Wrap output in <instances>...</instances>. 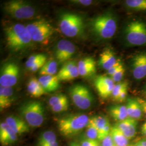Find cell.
I'll list each match as a JSON object with an SVG mask.
<instances>
[{
    "mask_svg": "<svg viewBox=\"0 0 146 146\" xmlns=\"http://www.w3.org/2000/svg\"><path fill=\"white\" fill-rule=\"evenodd\" d=\"M7 47L15 52L26 49L30 47L33 41L26 26L15 23L5 29Z\"/></svg>",
    "mask_w": 146,
    "mask_h": 146,
    "instance_id": "cell-1",
    "label": "cell"
},
{
    "mask_svg": "<svg viewBox=\"0 0 146 146\" xmlns=\"http://www.w3.org/2000/svg\"><path fill=\"white\" fill-rule=\"evenodd\" d=\"M90 118L86 114L76 113L62 117L58 120V130L63 136L70 137L86 128Z\"/></svg>",
    "mask_w": 146,
    "mask_h": 146,
    "instance_id": "cell-2",
    "label": "cell"
},
{
    "mask_svg": "<svg viewBox=\"0 0 146 146\" xmlns=\"http://www.w3.org/2000/svg\"><path fill=\"white\" fill-rule=\"evenodd\" d=\"M59 28L63 35L69 37H79L84 34L85 25L82 17L77 14L65 13L59 19Z\"/></svg>",
    "mask_w": 146,
    "mask_h": 146,
    "instance_id": "cell-3",
    "label": "cell"
},
{
    "mask_svg": "<svg viewBox=\"0 0 146 146\" xmlns=\"http://www.w3.org/2000/svg\"><path fill=\"white\" fill-rule=\"evenodd\" d=\"M21 117L30 127L36 128L42 125L45 120V110L40 101H29L20 108Z\"/></svg>",
    "mask_w": 146,
    "mask_h": 146,
    "instance_id": "cell-4",
    "label": "cell"
},
{
    "mask_svg": "<svg viewBox=\"0 0 146 146\" xmlns=\"http://www.w3.org/2000/svg\"><path fill=\"white\" fill-rule=\"evenodd\" d=\"M90 28L95 36L102 39H110L115 35L117 22L113 15L106 13L93 19Z\"/></svg>",
    "mask_w": 146,
    "mask_h": 146,
    "instance_id": "cell-5",
    "label": "cell"
},
{
    "mask_svg": "<svg viewBox=\"0 0 146 146\" xmlns=\"http://www.w3.org/2000/svg\"><path fill=\"white\" fill-rule=\"evenodd\" d=\"M3 11L11 17L19 20L33 18L36 14V9L29 2L23 0H11L5 2Z\"/></svg>",
    "mask_w": 146,
    "mask_h": 146,
    "instance_id": "cell-6",
    "label": "cell"
},
{
    "mask_svg": "<svg viewBox=\"0 0 146 146\" xmlns=\"http://www.w3.org/2000/svg\"><path fill=\"white\" fill-rule=\"evenodd\" d=\"M26 26L33 42L47 44L54 33L52 25L43 19L34 21Z\"/></svg>",
    "mask_w": 146,
    "mask_h": 146,
    "instance_id": "cell-7",
    "label": "cell"
},
{
    "mask_svg": "<svg viewBox=\"0 0 146 146\" xmlns=\"http://www.w3.org/2000/svg\"><path fill=\"white\" fill-rule=\"evenodd\" d=\"M125 38L129 44L141 46L146 44V25L140 21L128 23L125 31Z\"/></svg>",
    "mask_w": 146,
    "mask_h": 146,
    "instance_id": "cell-8",
    "label": "cell"
},
{
    "mask_svg": "<svg viewBox=\"0 0 146 146\" xmlns=\"http://www.w3.org/2000/svg\"><path fill=\"white\" fill-rule=\"evenodd\" d=\"M70 98L78 108L87 110L93 102V96L87 87L82 84H75L69 89Z\"/></svg>",
    "mask_w": 146,
    "mask_h": 146,
    "instance_id": "cell-9",
    "label": "cell"
},
{
    "mask_svg": "<svg viewBox=\"0 0 146 146\" xmlns=\"http://www.w3.org/2000/svg\"><path fill=\"white\" fill-rule=\"evenodd\" d=\"M20 75V68L15 62L5 63L1 68L0 84L3 87H12L17 84Z\"/></svg>",
    "mask_w": 146,
    "mask_h": 146,
    "instance_id": "cell-10",
    "label": "cell"
},
{
    "mask_svg": "<svg viewBox=\"0 0 146 146\" xmlns=\"http://www.w3.org/2000/svg\"><path fill=\"white\" fill-rule=\"evenodd\" d=\"M75 47L73 43L66 40H61L58 42L55 55L59 63L67 62L73 57Z\"/></svg>",
    "mask_w": 146,
    "mask_h": 146,
    "instance_id": "cell-11",
    "label": "cell"
},
{
    "mask_svg": "<svg viewBox=\"0 0 146 146\" xmlns=\"http://www.w3.org/2000/svg\"><path fill=\"white\" fill-rule=\"evenodd\" d=\"M115 84L111 78L106 76H99L95 80V87L103 99H107L111 96Z\"/></svg>",
    "mask_w": 146,
    "mask_h": 146,
    "instance_id": "cell-12",
    "label": "cell"
},
{
    "mask_svg": "<svg viewBox=\"0 0 146 146\" xmlns=\"http://www.w3.org/2000/svg\"><path fill=\"white\" fill-rule=\"evenodd\" d=\"M132 73L136 80H141L146 76V52L137 54L133 58Z\"/></svg>",
    "mask_w": 146,
    "mask_h": 146,
    "instance_id": "cell-13",
    "label": "cell"
},
{
    "mask_svg": "<svg viewBox=\"0 0 146 146\" xmlns=\"http://www.w3.org/2000/svg\"><path fill=\"white\" fill-rule=\"evenodd\" d=\"M5 122L17 135L29 133L30 131V127L22 117L11 115L5 119Z\"/></svg>",
    "mask_w": 146,
    "mask_h": 146,
    "instance_id": "cell-14",
    "label": "cell"
},
{
    "mask_svg": "<svg viewBox=\"0 0 146 146\" xmlns=\"http://www.w3.org/2000/svg\"><path fill=\"white\" fill-rule=\"evenodd\" d=\"M17 135L5 122L0 123V143L2 146H8L15 143Z\"/></svg>",
    "mask_w": 146,
    "mask_h": 146,
    "instance_id": "cell-15",
    "label": "cell"
},
{
    "mask_svg": "<svg viewBox=\"0 0 146 146\" xmlns=\"http://www.w3.org/2000/svg\"><path fill=\"white\" fill-rule=\"evenodd\" d=\"M78 73L80 76L86 78L89 77L96 73V62L94 58L87 57L81 60L78 64Z\"/></svg>",
    "mask_w": 146,
    "mask_h": 146,
    "instance_id": "cell-16",
    "label": "cell"
},
{
    "mask_svg": "<svg viewBox=\"0 0 146 146\" xmlns=\"http://www.w3.org/2000/svg\"><path fill=\"white\" fill-rule=\"evenodd\" d=\"M125 137L129 140L135 137L137 125V120L128 117L125 120L116 122L115 124Z\"/></svg>",
    "mask_w": 146,
    "mask_h": 146,
    "instance_id": "cell-17",
    "label": "cell"
},
{
    "mask_svg": "<svg viewBox=\"0 0 146 146\" xmlns=\"http://www.w3.org/2000/svg\"><path fill=\"white\" fill-rule=\"evenodd\" d=\"M128 117L140 120L142 116V108L137 99L129 98L125 105Z\"/></svg>",
    "mask_w": 146,
    "mask_h": 146,
    "instance_id": "cell-18",
    "label": "cell"
},
{
    "mask_svg": "<svg viewBox=\"0 0 146 146\" xmlns=\"http://www.w3.org/2000/svg\"><path fill=\"white\" fill-rule=\"evenodd\" d=\"M14 102V92L12 87L0 88V108L5 110L11 107Z\"/></svg>",
    "mask_w": 146,
    "mask_h": 146,
    "instance_id": "cell-19",
    "label": "cell"
},
{
    "mask_svg": "<svg viewBox=\"0 0 146 146\" xmlns=\"http://www.w3.org/2000/svg\"><path fill=\"white\" fill-rule=\"evenodd\" d=\"M38 80L46 93L56 91L60 87V81L56 75L41 76Z\"/></svg>",
    "mask_w": 146,
    "mask_h": 146,
    "instance_id": "cell-20",
    "label": "cell"
},
{
    "mask_svg": "<svg viewBox=\"0 0 146 146\" xmlns=\"http://www.w3.org/2000/svg\"><path fill=\"white\" fill-rule=\"evenodd\" d=\"M117 62L114 52L110 49H106L100 55L99 65L107 71L114 66Z\"/></svg>",
    "mask_w": 146,
    "mask_h": 146,
    "instance_id": "cell-21",
    "label": "cell"
},
{
    "mask_svg": "<svg viewBox=\"0 0 146 146\" xmlns=\"http://www.w3.org/2000/svg\"><path fill=\"white\" fill-rule=\"evenodd\" d=\"M27 89L28 93L34 98H39L47 93L36 78H31L29 80Z\"/></svg>",
    "mask_w": 146,
    "mask_h": 146,
    "instance_id": "cell-22",
    "label": "cell"
},
{
    "mask_svg": "<svg viewBox=\"0 0 146 146\" xmlns=\"http://www.w3.org/2000/svg\"><path fill=\"white\" fill-rule=\"evenodd\" d=\"M110 115L117 122L125 120L128 117L126 107L125 105L116 104L110 106L108 109Z\"/></svg>",
    "mask_w": 146,
    "mask_h": 146,
    "instance_id": "cell-23",
    "label": "cell"
},
{
    "mask_svg": "<svg viewBox=\"0 0 146 146\" xmlns=\"http://www.w3.org/2000/svg\"><path fill=\"white\" fill-rule=\"evenodd\" d=\"M110 135L116 146H128L129 140L116 125L111 127Z\"/></svg>",
    "mask_w": 146,
    "mask_h": 146,
    "instance_id": "cell-24",
    "label": "cell"
},
{
    "mask_svg": "<svg viewBox=\"0 0 146 146\" xmlns=\"http://www.w3.org/2000/svg\"><path fill=\"white\" fill-rule=\"evenodd\" d=\"M56 141H57V136L54 131H45L39 136L37 140L36 146H47L51 142Z\"/></svg>",
    "mask_w": 146,
    "mask_h": 146,
    "instance_id": "cell-25",
    "label": "cell"
},
{
    "mask_svg": "<svg viewBox=\"0 0 146 146\" xmlns=\"http://www.w3.org/2000/svg\"><path fill=\"white\" fill-rule=\"evenodd\" d=\"M58 72V63L54 60L47 61L40 70L39 73L41 76L55 75Z\"/></svg>",
    "mask_w": 146,
    "mask_h": 146,
    "instance_id": "cell-26",
    "label": "cell"
},
{
    "mask_svg": "<svg viewBox=\"0 0 146 146\" xmlns=\"http://www.w3.org/2000/svg\"><path fill=\"white\" fill-rule=\"evenodd\" d=\"M89 122L95 126V127L98 130L99 134L106 125L110 123L108 118L101 115L94 116L90 117L89 119Z\"/></svg>",
    "mask_w": 146,
    "mask_h": 146,
    "instance_id": "cell-27",
    "label": "cell"
},
{
    "mask_svg": "<svg viewBox=\"0 0 146 146\" xmlns=\"http://www.w3.org/2000/svg\"><path fill=\"white\" fill-rule=\"evenodd\" d=\"M126 5L136 11H146V0H127Z\"/></svg>",
    "mask_w": 146,
    "mask_h": 146,
    "instance_id": "cell-28",
    "label": "cell"
},
{
    "mask_svg": "<svg viewBox=\"0 0 146 146\" xmlns=\"http://www.w3.org/2000/svg\"><path fill=\"white\" fill-rule=\"evenodd\" d=\"M86 137L92 140L99 141V132L95 126L89 122L88 125L86 127Z\"/></svg>",
    "mask_w": 146,
    "mask_h": 146,
    "instance_id": "cell-29",
    "label": "cell"
},
{
    "mask_svg": "<svg viewBox=\"0 0 146 146\" xmlns=\"http://www.w3.org/2000/svg\"><path fill=\"white\" fill-rule=\"evenodd\" d=\"M47 56L43 54H37L31 55L29 56L26 62V67L27 68L29 69L36 63L38 62L43 59L46 58Z\"/></svg>",
    "mask_w": 146,
    "mask_h": 146,
    "instance_id": "cell-30",
    "label": "cell"
},
{
    "mask_svg": "<svg viewBox=\"0 0 146 146\" xmlns=\"http://www.w3.org/2000/svg\"><path fill=\"white\" fill-rule=\"evenodd\" d=\"M50 108L52 111L56 113H60L64 111H66L67 110H68L69 108V101L68 98L63 100L58 104L53 106Z\"/></svg>",
    "mask_w": 146,
    "mask_h": 146,
    "instance_id": "cell-31",
    "label": "cell"
},
{
    "mask_svg": "<svg viewBox=\"0 0 146 146\" xmlns=\"http://www.w3.org/2000/svg\"><path fill=\"white\" fill-rule=\"evenodd\" d=\"M128 84L127 82H122L115 84L112 92L111 97L114 101H117V98L121 92L125 88H127Z\"/></svg>",
    "mask_w": 146,
    "mask_h": 146,
    "instance_id": "cell-32",
    "label": "cell"
},
{
    "mask_svg": "<svg viewBox=\"0 0 146 146\" xmlns=\"http://www.w3.org/2000/svg\"><path fill=\"white\" fill-rule=\"evenodd\" d=\"M75 66L76 62L75 61H69L68 62L65 63L63 65L62 67L59 70L58 74L56 75L57 77L61 76L70 72Z\"/></svg>",
    "mask_w": 146,
    "mask_h": 146,
    "instance_id": "cell-33",
    "label": "cell"
},
{
    "mask_svg": "<svg viewBox=\"0 0 146 146\" xmlns=\"http://www.w3.org/2000/svg\"><path fill=\"white\" fill-rule=\"evenodd\" d=\"M79 75L78 66L76 65L70 72L61 76L58 77V78L59 81H69L78 78Z\"/></svg>",
    "mask_w": 146,
    "mask_h": 146,
    "instance_id": "cell-34",
    "label": "cell"
},
{
    "mask_svg": "<svg viewBox=\"0 0 146 146\" xmlns=\"http://www.w3.org/2000/svg\"><path fill=\"white\" fill-rule=\"evenodd\" d=\"M66 98H67V97L64 94H56L52 96L48 100V103L49 106L52 107L53 106L58 104L63 100L66 99Z\"/></svg>",
    "mask_w": 146,
    "mask_h": 146,
    "instance_id": "cell-35",
    "label": "cell"
},
{
    "mask_svg": "<svg viewBox=\"0 0 146 146\" xmlns=\"http://www.w3.org/2000/svg\"><path fill=\"white\" fill-rule=\"evenodd\" d=\"M125 73V69L123 66H122L116 73L110 76V78L114 82V83H119L122 80Z\"/></svg>",
    "mask_w": 146,
    "mask_h": 146,
    "instance_id": "cell-36",
    "label": "cell"
},
{
    "mask_svg": "<svg viewBox=\"0 0 146 146\" xmlns=\"http://www.w3.org/2000/svg\"><path fill=\"white\" fill-rule=\"evenodd\" d=\"M47 62V58L43 59L42 60H41L40 61H39L38 62L36 63L34 66H33L31 68H30L29 70V71H31V72H35L38 70H40L41 68L43 67V66H44V64Z\"/></svg>",
    "mask_w": 146,
    "mask_h": 146,
    "instance_id": "cell-37",
    "label": "cell"
},
{
    "mask_svg": "<svg viewBox=\"0 0 146 146\" xmlns=\"http://www.w3.org/2000/svg\"><path fill=\"white\" fill-rule=\"evenodd\" d=\"M123 66L122 63L121 62L120 60H117V62L115 64L114 66H113L111 68H110L109 70H107V74L108 75H109L110 76H112L113 74H114L116 72H117L119 68Z\"/></svg>",
    "mask_w": 146,
    "mask_h": 146,
    "instance_id": "cell-38",
    "label": "cell"
},
{
    "mask_svg": "<svg viewBox=\"0 0 146 146\" xmlns=\"http://www.w3.org/2000/svg\"><path fill=\"white\" fill-rule=\"evenodd\" d=\"M101 146H116L110 134L101 141Z\"/></svg>",
    "mask_w": 146,
    "mask_h": 146,
    "instance_id": "cell-39",
    "label": "cell"
},
{
    "mask_svg": "<svg viewBox=\"0 0 146 146\" xmlns=\"http://www.w3.org/2000/svg\"><path fill=\"white\" fill-rule=\"evenodd\" d=\"M95 140H89L88 139L84 137L78 143L81 146H93Z\"/></svg>",
    "mask_w": 146,
    "mask_h": 146,
    "instance_id": "cell-40",
    "label": "cell"
},
{
    "mask_svg": "<svg viewBox=\"0 0 146 146\" xmlns=\"http://www.w3.org/2000/svg\"><path fill=\"white\" fill-rule=\"evenodd\" d=\"M71 2L75 4L84 5V6L90 5L93 3V1H90V0H73V1H71Z\"/></svg>",
    "mask_w": 146,
    "mask_h": 146,
    "instance_id": "cell-41",
    "label": "cell"
},
{
    "mask_svg": "<svg viewBox=\"0 0 146 146\" xmlns=\"http://www.w3.org/2000/svg\"><path fill=\"white\" fill-rule=\"evenodd\" d=\"M127 93H128V87L124 89L121 92V93L119 95V97H118L116 101H118V102H122L125 101L126 98H127Z\"/></svg>",
    "mask_w": 146,
    "mask_h": 146,
    "instance_id": "cell-42",
    "label": "cell"
},
{
    "mask_svg": "<svg viewBox=\"0 0 146 146\" xmlns=\"http://www.w3.org/2000/svg\"><path fill=\"white\" fill-rule=\"evenodd\" d=\"M139 103L141 104L142 108V111L145 113V114L146 116V100L142 99H137Z\"/></svg>",
    "mask_w": 146,
    "mask_h": 146,
    "instance_id": "cell-43",
    "label": "cell"
},
{
    "mask_svg": "<svg viewBox=\"0 0 146 146\" xmlns=\"http://www.w3.org/2000/svg\"><path fill=\"white\" fill-rule=\"evenodd\" d=\"M58 141H54V142H51L50 143L47 145V146H58Z\"/></svg>",
    "mask_w": 146,
    "mask_h": 146,
    "instance_id": "cell-44",
    "label": "cell"
},
{
    "mask_svg": "<svg viewBox=\"0 0 146 146\" xmlns=\"http://www.w3.org/2000/svg\"><path fill=\"white\" fill-rule=\"evenodd\" d=\"M139 141L141 143V146H146V137L141 139V140H139Z\"/></svg>",
    "mask_w": 146,
    "mask_h": 146,
    "instance_id": "cell-45",
    "label": "cell"
},
{
    "mask_svg": "<svg viewBox=\"0 0 146 146\" xmlns=\"http://www.w3.org/2000/svg\"><path fill=\"white\" fill-rule=\"evenodd\" d=\"M141 133L143 135L146 136V127L143 126L141 128Z\"/></svg>",
    "mask_w": 146,
    "mask_h": 146,
    "instance_id": "cell-46",
    "label": "cell"
},
{
    "mask_svg": "<svg viewBox=\"0 0 146 146\" xmlns=\"http://www.w3.org/2000/svg\"><path fill=\"white\" fill-rule=\"evenodd\" d=\"M93 146H101V144L100 143V141L98 140H95Z\"/></svg>",
    "mask_w": 146,
    "mask_h": 146,
    "instance_id": "cell-47",
    "label": "cell"
},
{
    "mask_svg": "<svg viewBox=\"0 0 146 146\" xmlns=\"http://www.w3.org/2000/svg\"><path fill=\"white\" fill-rule=\"evenodd\" d=\"M69 146H77V142H76V141H75V142H71L69 143Z\"/></svg>",
    "mask_w": 146,
    "mask_h": 146,
    "instance_id": "cell-48",
    "label": "cell"
},
{
    "mask_svg": "<svg viewBox=\"0 0 146 146\" xmlns=\"http://www.w3.org/2000/svg\"><path fill=\"white\" fill-rule=\"evenodd\" d=\"M133 146H141V143L139 142V141H137L136 143H135Z\"/></svg>",
    "mask_w": 146,
    "mask_h": 146,
    "instance_id": "cell-49",
    "label": "cell"
},
{
    "mask_svg": "<svg viewBox=\"0 0 146 146\" xmlns=\"http://www.w3.org/2000/svg\"><path fill=\"white\" fill-rule=\"evenodd\" d=\"M144 94H145V95L146 96V86L145 88L144 89Z\"/></svg>",
    "mask_w": 146,
    "mask_h": 146,
    "instance_id": "cell-50",
    "label": "cell"
},
{
    "mask_svg": "<svg viewBox=\"0 0 146 146\" xmlns=\"http://www.w3.org/2000/svg\"><path fill=\"white\" fill-rule=\"evenodd\" d=\"M142 125H143V126H145V127H146V122H145Z\"/></svg>",
    "mask_w": 146,
    "mask_h": 146,
    "instance_id": "cell-51",
    "label": "cell"
},
{
    "mask_svg": "<svg viewBox=\"0 0 146 146\" xmlns=\"http://www.w3.org/2000/svg\"><path fill=\"white\" fill-rule=\"evenodd\" d=\"M77 146H81L80 145V144L78 143V142H77Z\"/></svg>",
    "mask_w": 146,
    "mask_h": 146,
    "instance_id": "cell-52",
    "label": "cell"
},
{
    "mask_svg": "<svg viewBox=\"0 0 146 146\" xmlns=\"http://www.w3.org/2000/svg\"></svg>",
    "mask_w": 146,
    "mask_h": 146,
    "instance_id": "cell-53",
    "label": "cell"
}]
</instances>
